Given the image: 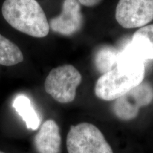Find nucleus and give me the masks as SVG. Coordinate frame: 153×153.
Segmentation results:
<instances>
[{
    "instance_id": "obj_1",
    "label": "nucleus",
    "mask_w": 153,
    "mask_h": 153,
    "mask_svg": "<svg viewBox=\"0 0 153 153\" xmlns=\"http://www.w3.org/2000/svg\"><path fill=\"white\" fill-rule=\"evenodd\" d=\"M7 22L19 31L35 38H43L50 25L43 9L36 0H5L1 8Z\"/></svg>"
},
{
    "instance_id": "obj_2",
    "label": "nucleus",
    "mask_w": 153,
    "mask_h": 153,
    "mask_svg": "<svg viewBox=\"0 0 153 153\" xmlns=\"http://www.w3.org/2000/svg\"><path fill=\"white\" fill-rule=\"evenodd\" d=\"M145 68L135 71H122L115 68L102 74L96 82L95 94L104 101H114L142 83Z\"/></svg>"
},
{
    "instance_id": "obj_3",
    "label": "nucleus",
    "mask_w": 153,
    "mask_h": 153,
    "mask_svg": "<svg viewBox=\"0 0 153 153\" xmlns=\"http://www.w3.org/2000/svg\"><path fill=\"white\" fill-rule=\"evenodd\" d=\"M67 149L68 153H114L100 130L89 123L70 127Z\"/></svg>"
},
{
    "instance_id": "obj_4",
    "label": "nucleus",
    "mask_w": 153,
    "mask_h": 153,
    "mask_svg": "<svg viewBox=\"0 0 153 153\" xmlns=\"http://www.w3.org/2000/svg\"><path fill=\"white\" fill-rule=\"evenodd\" d=\"M82 82V75L74 66L65 65L53 68L45 79L44 87L46 92L61 104L73 101L76 88Z\"/></svg>"
},
{
    "instance_id": "obj_5",
    "label": "nucleus",
    "mask_w": 153,
    "mask_h": 153,
    "mask_svg": "<svg viewBox=\"0 0 153 153\" xmlns=\"http://www.w3.org/2000/svg\"><path fill=\"white\" fill-rule=\"evenodd\" d=\"M116 19L125 28L147 26L153 20V0H119Z\"/></svg>"
},
{
    "instance_id": "obj_6",
    "label": "nucleus",
    "mask_w": 153,
    "mask_h": 153,
    "mask_svg": "<svg viewBox=\"0 0 153 153\" xmlns=\"http://www.w3.org/2000/svg\"><path fill=\"white\" fill-rule=\"evenodd\" d=\"M153 100V88L148 82H142L115 101L113 110L120 120H133L137 116L141 107Z\"/></svg>"
},
{
    "instance_id": "obj_7",
    "label": "nucleus",
    "mask_w": 153,
    "mask_h": 153,
    "mask_svg": "<svg viewBox=\"0 0 153 153\" xmlns=\"http://www.w3.org/2000/svg\"><path fill=\"white\" fill-rule=\"evenodd\" d=\"M83 24V16L77 0H64L60 14L50 21L53 31L63 36H72L79 31Z\"/></svg>"
},
{
    "instance_id": "obj_8",
    "label": "nucleus",
    "mask_w": 153,
    "mask_h": 153,
    "mask_svg": "<svg viewBox=\"0 0 153 153\" xmlns=\"http://www.w3.org/2000/svg\"><path fill=\"white\" fill-rule=\"evenodd\" d=\"M60 128L55 120H45L34 137V145L38 153H59L61 148Z\"/></svg>"
},
{
    "instance_id": "obj_9",
    "label": "nucleus",
    "mask_w": 153,
    "mask_h": 153,
    "mask_svg": "<svg viewBox=\"0 0 153 153\" xmlns=\"http://www.w3.org/2000/svg\"><path fill=\"white\" fill-rule=\"evenodd\" d=\"M12 106L26 123L28 129L36 131L38 128L41 124V119L32 106L28 97L23 94L17 96L13 101Z\"/></svg>"
},
{
    "instance_id": "obj_10",
    "label": "nucleus",
    "mask_w": 153,
    "mask_h": 153,
    "mask_svg": "<svg viewBox=\"0 0 153 153\" xmlns=\"http://www.w3.org/2000/svg\"><path fill=\"white\" fill-rule=\"evenodd\" d=\"M24 60L23 53L16 44L0 34V65L13 66Z\"/></svg>"
},
{
    "instance_id": "obj_11",
    "label": "nucleus",
    "mask_w": 153,
    "mask_h": 153,
    "mask_svg": "<svg viewBox=\"0 0 153 153\" xmlns=\"http://www.w3.org/2000/svg\"><path fill=\"white\" fill-rule=\"evenodd\" d=\"M118 52L114 48L104 46L96 53L94 62L98 71L103 74L114 70L116 67Z\"/></svg>"
},
{
    "instance_id": "obj_12",
    "label": "nucleus",
    "mask_w": 153,
    "mask_h": 153,
    "mask_svg": "<svg viewBox=\"0 0 153 153\" xmlns=\"http://www.w3.org/2000/svg\"><path fill=\"white\" fill-rule=\"evenodd\" d=\"M133 36L139 38L144 43L150 53V60H153V24L140 28Z\"/></svg>"
},
{
    "instance_id": "obj_13",
    "label": "nucleus",
    "mask_w": 153,
    "mask_h": 153,
    "mask_svg": "<svg viewBox=\"0 0 153 153\" xmlns=\"http://www.w3.org/2000/svg\"><path fill=\"white\" fill-rule=\"evenodd\" d=\"M102 0H78V1L82 5L86 6V7H94L99 4Z\"/></svg>"
},
{
    "instance_id": "obj_14",
    "label": "nucleus",
    "mask_w": 153,
    "mask_h": 153,
    "mask_svg": "<svg viewBox=\"0 0 153 153\" xmlns=\"http://www.w3.org/2000/svg\"><path fill=\"white\" fill-rule=\"evenodd\" d=\"M0 153H4V152H1V151H0Z\"/></svg>"
}]
</instances>
